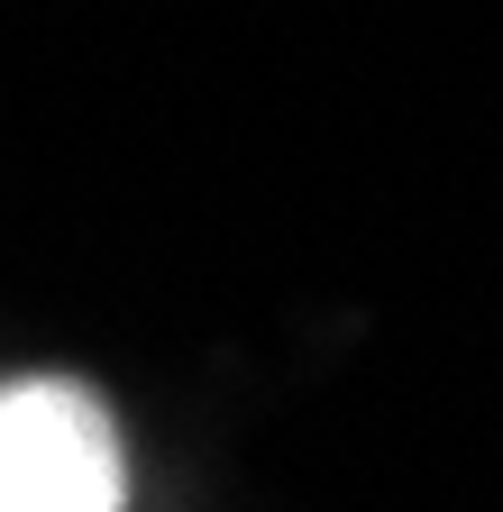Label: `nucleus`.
<instances>
[{
  "instance_id": "1",
  "label": "nucleus",
  "mask_w": 503,
  "mask_h": 512,
  "mask_svg": "<svg viewBox=\"0 0 503 512\" xmlns=\"http://www.w3.org/2000/svg\"><path fill=\"white\" fill-rule=\"evenodd\" d=\"M129 467H119L110 412L65 375L0 384V512H119Z\"/></svg>"
}]
</instances>
